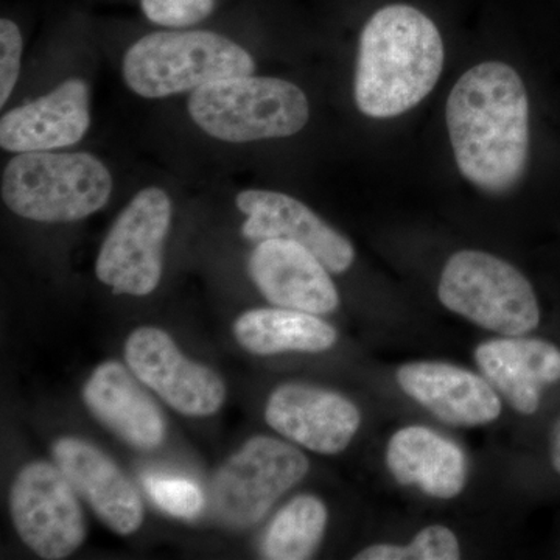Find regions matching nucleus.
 <instances>
[{"mask_svg": "<svg viewBox=\"0 0 560 560\" xmlns=\"http://www.w3.org/2000/svg\"><path fill=\"white\" fill-rule=\"evenodd\" d=\"M445 119L464 178L490 194L521 183L529 158V101L510 65L488 61L467 70L448 95Z\"/></svg>", "mask_w": 560, "mask_h": 560, "instance_id": "f257e3e1", "label": "nucleus"}, {"mask_svg": "<svg viewBox=\"0 0 560 560\" xmlns=\"http://www.w3.org/2000/svg\"><path fill=\"white\" fill-rule=\"evenodd\" d=\"M444 60L441 33L427 14L404 3L378 10L360 36L357 106L372 119L407 113L434 90Z\"/></svg>", "mask_w": 560, "mask_h": 560, "instance_id": "f03ea898", "label": "nucleus"}, {"mask_svg": "<svg viewBox=\"0 0 560 560\" xmlns=\"http://www.w3.org/2000/svg\"><path fill=\"white\" fill-rule=\"evenodd\" d=\"M113 176L90 153L35 151L3 171L2 200L11 212L39 223H73L105 208Z\"/></svg>", "mask_w": 560, "mask_h": 560, "instance_id": "7ed1b4c3", "label": "nucleus"}, {"mask_svg": "<svg viewBox=\"0 0 560 560\" xmlns=\"http://www.w3.org/2000/svg\"><path fill=\"white\" fill-rule=\"evenodd\" d=\"M249 51L213 32H156L125 54L124 80L135 94L164 98L232 77L253 75Z\"/></svg>", "mask_w": 560, "mask_h": 560, "instance_id": "20e7f679", "label": "nucleus"}, {"mask_svg": "<svg viewBox=\"0 0 560 560\" xmlns=\"http://www.w3.org/2000/svg\"><path fill=\"white\" fill-rule=\"evenodd\" d=\"M189 114L210 138L246 143L298 135L311 108L304 91L290 81L242 75L191 92Z\"/></svg>", "mask_w": 560, "mask_h": 560, "instance_id": "39448f33", "label": "nucleus"}, {"mask_svg": "<svg viewBox=\"0 0 560 560\" xmlns=\"http://www.w3.org/2000/svg\"><path fill=\"white\" fill-rule=\"evenodd\" d=\"M438 296L447 311L501 337L534 334L544 320L529 279L486 250L453 254L442 270Z\"/></svg>", "mask_w": 560, "mask_h": 560, "instance_id": "423d86ee", "label": "nucleus"}, {"mask_svg": "<svg viewBox=\"0 0 560 560\" xmlns=\"http://www.w3.org/2000/svg\"><path fill=\"white\" fill-rule=\"evenodd\" d=\"M308 467L307 456L289 442L250 438L213 477V514L231 528H250L308 474Z\"/></svg>", "mask_w": 560, "mask_h": 560, "instance_id": "0eeeda50", "label": "nucleus"}, {"mask_svg": "<svg viewBox=\"0 0 560 560\" xmlns=\"http://www.w3.org/2000/svg\"><path fill=\"white\" fill-rule=\"evenodd\" d=\"M172 200L160 187L140 190L103 242L95 275L114 293L147 296L160 285Z\"/></svg>", "mask_w": 560, "mask_h": 560, "instance_id": "6e6552de", "label": "nucleus"}, {"mask_svg": "<svg viewBox=\"0 0 560 560\" xmlns=\"http://www.w3.org/2000/svg\"><path fill=\"white\" fill-rule=\"evenodd\" d=\"M10 514L22 541L43 559L69 558L86 539L77 490L47 460L22 467L11 486Z\"/></svg>", "mask_w": 560, "mask_h": 560, "instance_id": "1a4fd4ad", "label": "nucleus"}, {"mask_svg": "<svg viewBox=\"0 0 560 560\" xmlns=\"http://www.w3.org/2000/svg\"><path fill=\"white\" fill-rule=\"evenodd\" d=\"M125 360L132 374L173 410L186 416L215 415L226 400V385L215 371L195 363L160 327H139L125 342Z\"/></svg>", "mask_w": 560, "mask_h": 560, "instance_id": "9d476101", "label": "nucleus"}, {"mask_svg": "<svg viewBox=\"0 0 560 560\" xmlns=\"http://www.w3.org/2000/svg\"><path fill=\"white\" fill-rule=\"evenodd\" d=\"M265 419L287 440L320 455L345 452L361 425L359 407L348 397L302 382L272 390Z\"/></svg>", "mask_w": 560, "mask_h": 560, "instance_id": "9b49d317", "label": "nucleus"}, {"mask_svg": "<svg viewBox=\"0 0 560 560\" xmlns=\"http://www.w3.org/2000/svg\"><path fill=\"white\" fill-rule=\"evenodd\" d=\"M474 357L482 377L526 418L539 415L547 390L560 388V342L550 338H497L481 342Z\"/></svg>", "mask_w": 560, "mask_h": 560, "instance_id": "f8f14e48", "label": "nucleus"}, {"mask_svg": "<svg viewBox=\"0 0 560 560\" xmlns=\"http://www.w3.org/2000/svg\"><path fill=\"white\" fill-rule=\"evenodd\" d=\"M235 205L246 215L242 234L248 241L283 238L301 243L335 275L348 271L355 260L352 243L290 195L245 190L237 195Z\"/></svg>", "mask_w": 560, "mask_h": 560, "instance_id": "ddd939ff", "label": "nucleus"}, {"mask_svg": "<svg viewBox=\"0 0 560 560\" xmlns=\"http://www.w3.org/2000/svg\"><path fill=\"white\" fill-rule=\"evenodd\" d=\"M248 271L265 300L278 307L319 316L340 307V294L330 271L301 243L283 238L257 243Z\"/></svg>", "mask_w": 560, "mask_h": 560, "instance_id": "4468645a", "label": "nucleus"}, {"mask_svg": "<svg viewBox=\"0 0 560 560\" xmlns=\"http://www.w3.org/2000/svg\"><path fill=\"white\" fill-rule=\"evenodd\" d=\"M396 381L410 399L448 425H488L503 411L500 394L482 375L444 361L401 364Z\"/></svg>", "mask_w": 560, "mask_h": 560, "instance_id": "2eb2a0df", "label": "nucleus"}, {"mask_svg": "<svg viewBox=\"0 0 560 560\" xmlns=\"http://www.w3.org/2000/svg\"><path fill=\"white\" fill-rule=\"evenodd\" d=\"M55 464L97 517L120 536L142 526L143 504L127 475L97 445L75 436L55 441Z\"/></svg>", "mask_w": 560, "mask_h": 560, "instance_id": "dca6fc26", "label": "nucleus"}, {"mask_svg": "<svg viewBox=\"0 0 560 560\" xmlns=\"http://www.w3.org/2000/svg\"><path fill=\"white\" fill-rule=\"evenodd\" d=\"M91 127L86 81H62L49 94L3 114L0 145L13 153H35L75 145Z\"/></svg>", "mask_w": 560, "mask_h": 560, "instance_id": "f3484780", "label": "nucleus"}, {"mask_svg": "<svg viewBox=\"0 0 560 560\" xmlns=\"http://www.w3.org/2000/svg\"><path fill=\"white\" fill-rule=\"evenodd\" d=\"M131 370L116 360L98 364L84 383L83 400L102 425L138 451H154L167 433L161 408Z\"/></svg>", "mask_w": 560, "mask_h": 560, "instance_id": "a211bd4d", "label": "nucleus"}, {"mask_svg": "<svg viewBox=\"0 0 560 560\" xmlns=\"http://www.w3.org/2000/svg\"><path fill=\"white\" fill-rule=\"evenodd\" d=\"M385 459L394 480L401 486H416L438 500L458 497L469 478V463L459 445L427 427L396 431Z\"/></svg>", "mask_w": 560, "mask_h": 560, "instance_id": "6ab92c4d", "label": "nucleus"}, {"mask_svg": "<svg viewBox=\"0 0 560 560\" xmlns=\"http://www.w3.org/2000/svg\"><path fill=\"white\" fill-rule=\"evenodd\" d=\"M238 345L254 355L283 352H326L338 340L337 330L319 315L293 308H254L234 323Z\"/></svg>", "mask_w": 560, "mask_h": 560, "instance_id": "aec40b11", "label": "nucleus"}, {"mask_svg": "<svg viewBox=\"0 0 560 560\" xmlns=\"http://www.w3.org/2000/svg\"><path fill=\"white\" fill-rule=\"evenodd\" d=\"M329 511L315 495H298L278 512L260 544L261 558L305 560L318 550Z\"/></svg>", "mask_w": 560, "mask_h": 560, "instance_id": "412c9836", "label": "nucleus"}, {"mask_svg": "<svg viewBox=\"0 0 560 560\" xmlns=\"http://www.w3.org/2000/svg\"><path fill=\"white\" fill-rule=\"evenodd\" d=\"M460 558L458 537L444 525L420 529L408 545L377 544L353 556L355 560H456Z\"/></svg>", "mask_w": 560, "mask_h": 560, "instance_id": "4be33fe9", "label": "nucleus"}, {"mask_svg": "<svg viewBox=\"0 0 560 560\" xmlns=\"http://www.w3.org/2000/svg\"><path fill=\"white\" fill-rule=\"evenodd\" d=\"M143 486L154 504L173 517H197L205 506L201 489L186 478L147 475Z\"/></svg>", "mask_w": 560, "mask_h": 560, "instance_id": "5701e85b", "label": "nucleus"}, {"mask_svg": "<svg viewBox=\"0 0 560 560\" xmlns=\"http://www.w3.org/2000/svg\"><path fill=\"white\" fill-rule=\"evenodd\" d=\"M140 9L154 24L183 28L210 16L215 0H140Z\"/></svg>", "mask_w": 560, "mask_h": 560, "instance_id": "b1692460", "label": "nucleus"}, {"mask_svg": "<svg viewBox=\"0 0 560 560\" xmlns=\"http://www.w3.org/2000/svg\"><path fill=\"white\" fill-rule=\"evenodd\" d=\"M22 35L13 21H0V106L9 102L21 72Z\"/></svg>", "mask_w": 560, "mask_h": 560, "instance_id": "393cba45", "label": "nucleus"}, {"mask_svg": "<svg viewBox=\"0 0 560 560\" xmlns=\"http://www.w3.org/2000/svg\"><path fill=\"white\" fill-rule=\"evenodd\" d=\"M545 458H547L551 474L560 480V416L552 423L550 434H548Z\"/></svg>", "mask_w": 560, "mask_h": 560, "instance_id": "a878e982", "label": "nucleus"}]
</instances>
